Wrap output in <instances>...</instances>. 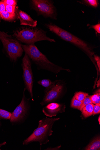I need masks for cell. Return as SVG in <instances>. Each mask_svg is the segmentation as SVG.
Instances as JSON below:
<instances>
[{"instance_id":"obj_6","label":"cell","mask_w":100,"mask_h":150,"mask_svg":"<svg viewBox=\"0 0 100 150\" xmlns=\"http://www.w3.org/2000/svg\"><path fill=\"white\" fill-rule=\"evenodd\" d=\"M32 9L35 11L38 16L56 20L57 16L53 2L49 0H32L30 1Z\"/></svg>"},{"instance_id":"obj_10","label":"cell","mask_w":100,"mask_h":150,"mask_svg":"<svg viewBox=\"0 0 100 150\" xmlns=\"http://www.w3.org/2000/svg\"><path fill=\"white\" fill-rule=\"evenodd\" d=\"M65 111V108L62 105L51 103L43 109V112L47 116L52 117L58 114Z\"/></svg>"},{"instance_id":"obj_3","label":"cell","mask_w":100,"mask_h":150,"mask_svg":"<svg viewBox=\"0 0 100 150\" xmlns=\"http://www.w3.org/2000/svg\"><path fill=\"white\" fill-rule=\"evenodd\" d=\"M47 32L35 27H22L14 32L13 37L19 42L26 45L34 44L35 43L42 40H47L55 42V40L48 37Z\"/></svg>"},{"instance_id":"obj_19","label":"cell","mask_w":100,"mask_h":150,"mask_svg":"<svg viewBox=\"0 0 100 150\" xmlns=\"http://www.w3.org/2000/svg\"><path fill=\"white\" fill-rule=\"evenodd\" d=\"M82 101H79L76 99L74 97L71 101V107L79 110L82 105Z\"/></svg>"},{"instance_id":"obj_26","label":"cell","mask_w":100,"mask_h":150,"mask_svg":"<svg viewBox=\"0 0 100 150\" xmlns=\"http://www.w3.org/2000/svg\"><path fill=\"white\" fill-rule=\"evenodd\" d=\"M94 59L96 65L98 68L99 72L100 73V57L95 54L94 56Z\"/></svg>"},{"instance_id":"obj_16","label":"cell","mask_w":100,"mask_h":150,"mask_svg":"<svg viewBox=\"0 0 100 150\" xmlns=\"http://www.w3.org/2000/svg\"><path fill=\"white\" fill-rule=\"evenodd\" d=\"M38 83L44 87L48 88L54 84V82H52L49 79H44L39 80L38 82Z\"/></svg>"},{"instance_id":"obj_14","label":"cell","mask_w":100,"mask_h":150,"mask_svg":"<svg viewBox=\"0 0 100 150\" xmlns=\"http://www.w3.org/2000/svg\"><path fill=\"white\" fill-rule=\"evenodd\" d=\"M17 17L16 14H11L6 10L3 12L0 16V18L2 19L8 21H13L17 18Z\"/></svg>"},{"instance_id":"obj_17","label":"cell","mask_w":100,"mask_h":150,"mask_svg":"<svg viewBox=\"0 0 100 150\" xmlns=\"http://www.w3.org/2000/svg\"><path fill=\"white\" fill-rule=\"evenodd\" d=\"M12 113L0 108V118L10 120Z\"/></svg>"},{"instance_id":"obj_18","label":"cell","mask_w":100,"mask_h":150,"mask_svg":"<svg viewBox=\"0 0 100 150\" xmlns=\"http://www.w3.org/2000/svg\"><path fill=\"white\" fill-rule=\"evenodd\" d=\"M89 95L88 93L79 92H76L75 94L74 97L77 100L83 101L84 98Z\"/></svg>"},{"instance_id":"obj_12","label":"cell","mask_w":100,"mask_h":150,"mask_svg":"<svg viewBox=\"0 0 100 150\" xmlns=\"http://www.w3.org/2000/svg\"><path fill=\"white\" fill-rule=\"evenodd\" d=\"M100 149V138L99 136L95 138L84 149L87 150Z\"/></svg>"},{"instance_id":"obj_23","label":"cell","mask_w":100,"mask_h":150,"mask_svg":"<svg viewBox=\"0 0 100 150\" xmlns=\"http://www.w3.org/2000/svg\"><path fill=\"white\" fill-rule=\"evenodd\" d=\"M91 28L95 30L96 35L98 34H100V23L99 22L96 25H91L89 27V29Z\"/></svg>"},{"instance_id":"obj_5","label":"cell","mask_w":100,"mask_h":150,"mask_svg":"<svg viewBox=\"0 0 100 150\" xmlns=\"http://www.w3.org/2000/svg\"><path fill=\"white\" fill-rule=\"evenodd\" d=\"M0 40L10 59L16 62L21 57L24 51L21 44L16 38L0 31Z\"/></svg>"},{"instance_id":"obj_21","label":"cell","mask_w":100,"mask_h":150,"mask_svg":"<svg viewBox=\"0 0 100 150\" xmlns=\"http://www.w3.org/2000/svg\"><path fill=\"white\" fill-rule=\"evenodd\" d=\"M91 96H88L86 97L82 101V105L80 109L79 110L82 112L83 108L87 105L92 103L91 100Z\"/></svg>"},{"instance_id":"obj_15","label":"cell","mask_w":100,"mask_h":150,"mask_svg":"<svg viewBox=\"0 0 100 150\" xmlns=\"http://www.w3.org/2000/svg\"><path fill=\"white\" fill-rule=\"evenodd\" d=\"M78 2L94 8H97L99 4V2L97 0H83Z\"/></svg>"},{"instance_id":"obj_27","label":"cell","mask_w":100,"mask_h":150,"mask_svg":"<svg viewBox=\"0 0 100 150\" xmlns=\"http://www.w3.org/2000/svg\"><path fill=\"white\" fill-rule=\"evenodd\" d=\"M6 4L2 1H0V16L1 13L6 10Z\"/></svg>"},{"instance_id":"obj_20","label":"cell","mask_w":100,"mask_h":150,"mask_svg":"<svg viewBox=\"0 0 100 150\" xmlns=\"http://www.w3.org/2000/svg\"><path fill=\"white\" fill-rule=\"evenodd\" d=\"M91 100L92 103L94 104L100 103V92L96 93L91 96Z\"/></svg>"},{"instance_id":"obj_13","label":"cell","mask_w":100,"mask_h":150,"mask_svg":"<svg viewBox=\"0 0 100 150\" xmlns=\"http://www.w3.org/2000/svg\"><path fill=\"white\" fill-rule=\"evenodd\" d=\"M94 106V104L91 103L85 105L83 108L82 114L84 117H87L93 115Z\"/></svg>"},{"instance_id":"obj_9","label":"cell","mask_w":100,"mask_h":150,"mask_svg":"<svg viewBox=\"0 0 100 150\" xmlns=\"http://www.w3.org/2000/svg\"><path fill=\"white\" fill-rule=\"evenodd\" d=\"M55 81L50 87L47 88L44 98L40 104L42 105L51 103L56 100L60 96L63 89V86L60 83L55 84Z\"/></svg>"},{"instance_id":"obj_4","label":"cell","mask_w":100,"mask_h":150,"mask_svg":"<svg viewBox=\"0 0 100 150\" xmlns=\"http://www.w3.org/2000/svg\"><path fill=\"white\" fill-rule=\"evenodd\" d=\"M60 118H50L46 117L40 120L38 127L29 137L24 140L23 145H27L34 142H38L40 145L47 144L49 142L48 138L53 132L52 127L54 122Z\"/></svg>"},{"instance_id":"obj_29","label":"cell","mask_w":100,"mask_h":150,"mask_svg":"<svg viewBox=\"0 0 100 150\" xmlns=\"http://www.w3.org/2000/svg\"><path fill=\"white\" fill-rule=\"evenodd\" d=\"M98 120L99 122V124H100V116H99L98 118Z\"/></svg>"},{"instance_id":"obj_25","label":"cell","mask_w":100,"mask_h":150,"mask_svg":"<svg viewBox=\"0 0 100 150\" xmlns=\"http://www.w3.org/2000/svg\"><path fill=\"white\" fill-rule=\"evenodd\" d=\"M100 113V103L94 105L93 109V115H95Z\"/></svg>"},{"instance_id":"obj_28","label":"cell","mask_w":100,"mask_h":150,"mask_svg":"<svg viewBox=\"0 0 100 150\" xmlns=\"http://www.w3.org/2000/svg\"><path fill=\"white\" fill-rule=\"evenodd\" d=\"M6 142H4L3 143L0 144V148H1L2 146L5 145L6 144ZM0 150H1V149H0Z\"/></svg>"},{"instance_id":"obj_22","label":"cell","mask_w":100,"mask_h":150,"mask_svg":"<svg viewBox=\"0 0 100 150\" xmlns=\"http://www.w3.org/2000/svg\"><path fill=\"white\" fill-rule=\"evenodd\" d=\"M16 8V6L6 5V11L11 14H15Z\"/></svg>"},{"instance_id":"obj_30","label":"cell","mask_w":100,"mask_h":150,"mask_svg":"<svg viewBox=\"0 0 100 150\" xmlns=\"http://www.w3.org/2000/svg\"><path fill=\"white\" fill-rule=\"evenodd\" d=\"M1 121H0V126H1Z\"/></svg>"},{"instance_id":"obj_11","label":"cell","mask_w":100,"mask_h":150,"mask_svg":"<svg viewBox=\"0 0 100 150\" xmlns=\"http://www.w3.org/2000/svg\"><path fill=\"white\" fill-rule=\"evenodd\" d=\"M15 13L20 21L21 25H28L33 27L36 26L37 21L33 19L26 13L20 9L18 6L16 8Z\"/></svg>"},{"instance_id":"obj_1","label":"cell","mask_w":100,"mask_h":150,"mask_svg":"<svg viewBox=\"0 0 100 150\" xmlns=\"http://www.w3.org/2000/svg\"><path fill=\"white\" fill-rule=\"evenodd\" d=\"M45 25L50 31L65 41L74 45L86 54L95 66L98 76H99L100 72L94 59L95 52L93 51L94 47L93 46L84 40L53 23L46 24Z\"/></svg>"},{"instance_id":"obj_24","label":"cell","mask_w":100,"mask_h":150,"mask_svg":"<svg viewBox=\"0 0 100 150\" xmlns=\"http://www.w3.org/2000/svg\"><path fill=\"white\" fill-rule=\"evenodd\" d=\"M6 5L16 6L18 1L16 0H3L2 1Z\"/></svg>"},{"instance_id":"obj_2","label":"cell","mask_w":100,"mask_h":150,"mask_svg":"<svg viewBox=\"0 0 100 150\" xmlns=\"http://www.w3.org/2000/svg\"><path fill=\"white\" fill-rule=\"evenodd\" d=\"M25 53L38 69L49 71L57 74L62 71H71L69 69H64L50 61L44 54L42 53L34 44L30 45H21Z\"/></svg>"},{"instance_id":"obj_8","label":"cell","mask_w":100,"mask_h":150,"mask_svg":"<svg viewBox=\"0 0 100 150\" xmlns=\"http://www.w3.org/2000/svg\"><path fill=\"white\" fill-rule=\"evenodd\" d=\"M25 88L23 93V96L19 105L17 106L12 114L10 119L12 124L18 123L24 119L26 117L29 107L28 99L25 96Z\"/></svg>"},{"instance_id":"obj_7","label":"cell","mask_w":100,"mask_h":150,"mask_svg":"<svg viewBox=\"0 0 100 150\" xmlns=\"http://www.w3.org/2000/svg\"><path fill=\"white\" fill-rule=\"evenodd\" d=\"M31 60L26 53L23 57L21 64L23 71V78L25 88L29 93L33 99V75L32 68Z\"/></svg>"}]
</instances>
